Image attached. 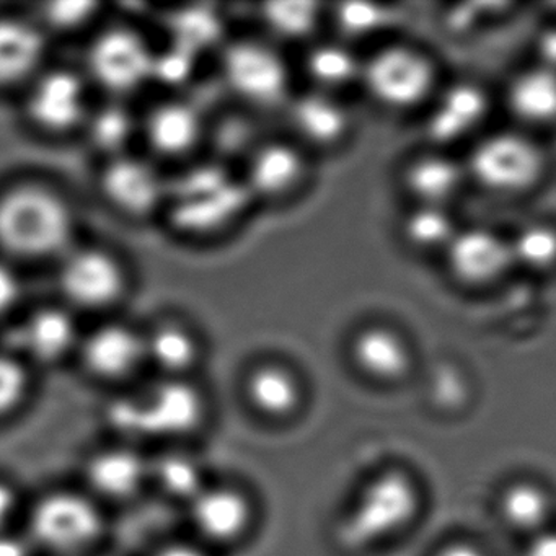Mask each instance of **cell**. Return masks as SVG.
<instances>
[{"instance_id":"25","label":"cell","mask_w":556,"mask_h":556,"mask_svg":"<svg viewBox=\"0 0 556 556\" xmlns=\"http://www.w3.org/2000/svg\"><path fill=\"white\" fill-rule=\"evenodd\" d=\"M486 112V97L478 87L460 84L444 93L428 122V135L439 144L457 141L471 131Z\"/></svg>"},{"instance_id":"29","label":"cell","mask_w":556,"mask_h":556,"mask_svg":"<svg viewBox=\"0 0 556 556\" xmlns=\"http://www.w3.org/2000/svg\"><path fill=\"white\" fill-rule=\"evenodd\" d=\"M406 184L426 204L439 206L460 187L462 172L451 159L429 155L419 159L408 168Z\"/></svg>"},{"instance_id":"20","label":"cell","mask_w":556,"mask_h":556,"mask_svg":"<svg viewBox=\"0 0 556 556\" xmlns=\"http://www.w3.org/2000/svg\"><path fill=\"white\" fill-rule=\"evenodd\" d=\"M351 361L364 377L379 383L399 382L412 367L405 341L382 327L366 328L354 337Z\"/></svg>"},{"instance_id":"45","label":"cell","mask_w":556,"mask_h":556,"mask_svg":"<svg viewBox=\"0 0 556 556\" xmlns=\"http://www.w3.org/2000/svg\"><path fill=\"white\" fill-rule=\"evenodd\" d=\"M523 556H556V532L545 530L532 536Z\"/></svg>"},{"instance_id":"26","label":"cell","mask_w":556,"mask_h":556,"mask_svg":"<svg viewBox=\"0 0 556 556\" xmlns=\"http://www.w3.org/2000/svg\"><path fill=\"white\" fill-rule=\"evenodd\" d=\"M304 174L298 149L285 142H268L250 157L247 187L250 193L279 197L295 187Z\"/></svg>"},{"instance_id":"24","label":"cell","mask_w":556,"mask_h":556,"mask_svg":"<svg viewBox=\"0 0 556 556\" xmlns=\"http://www.w3.org/2000/svg\"><path fill=\"white\" fill-rule=\"evenodd\" d=\"M553 506L549 491L532 480L513 481L501 491L497 500V513L504 526L530 539L548 530Z\"/></svg>"},{"instance_id":"30","label":"cell","mask_w":556,"mask_h":556,"mask_svg":"<svg viewBox=\"0 0 556 556\" xmlns=\"http://www.w3.org/2000/svg\"><path fill=\"white\" fill-rule=\"evenodd\" d=\"M34 393L30 366L18 354L0 353V422L21 415Z\"/></svg>"},{"instance_id":"18","label":"cell","mask_w":556,"mask_h":556,"mask_svg":"<svg viewBox=\"0 0 556 556\" xmlns=\"http://www.w3.org/2000/svg\"><path fill=\"white\" fill-rule=\"evenodd\" d=\"M18 356L30 366H54L77 354L80 334L73 315L56 307L41 308L22 324L17 337Z\"/></svg>"},{"instance_id":"46","label":"cell","mask_w":556,"mask_h":556,"mask_svg":"<svg viewBox=\"0 0 556 556\" xmlns=\"http://www.w3.org/2000/svg\"><path fill=\"white\" fill-rule=\"evenodd\" d=\"M434 556H486V553L481 549V546L475 545V543L455 540V542L442 545L434 553Z\"/></svg>"},{"instance_id":"19","label":"cell","mask_w":556,"mask_h":556,"mask_svg":"<svg viewBox=\"0 0 556 556\" xmlns=\"http://www.w3.org/2000/svg\"><path fill=\"white\" fill-rule=\"evenodd\" d=\"M447 256L454 275L471 285L491 281L513 263L509 243L483 229L455 233Z\"/></svg>"},{"instance_id":"13","label":"cell","mask_w":556,"mask_h":556,"mask_svg":"<svg viewBox=\"0 0 556 556\" xmlns=\"http://www.w3.org/2000/svg\"><path fill=\"white\" fill-rule=\"evenodd\" d=\"M60 288L76 307L102 308L122 295L125 273L118 260L103 250H71L61 263Z\"/></svg>"},{"instance_id":"9","label":"cell","mask_w":556,"mask_h":556,"mask_svg":"<svg viewBox=\"0 0 556 556\" xmlns=\"http://www.w3.org/2000/svg\"><path fill=\"white\" fill-rule=\"evenodd\" d=\"M223 73L230 92L250 105H278L288 92V71L281 56L263 43L232 45L224 54Z\"/></svg>"},{"instance_id":"3","label":"cell","mask_w":556,"mask_h":556,"mask_svg":"<svg viewBox=\"0 0 556 556\" xmlns=\"http://www.w3.org/2000/svg\"><path fill=\"white\" fill-rule=\"evenodd\" d=\"M73 232L71 207L48 188L24 185L0 197V247L11 255L27 260L66 255Z\"/></svg>"},{"instance_id":"5","label":"cell","mask_w":556,"mask_h":556,"mask_svg":"<svg viewBox=\"0 0 556 556\" xmlns=\"http://www.w3.org/2000/svg\"><path fill=\"white\" fill-rule=\"evenodd\" d=\"M188 536L217 555L245 545L260 520L258 500L240 481L211 478L184 507Z\"/></svg>"},{"instance_id":"32","label":"cell","mask_w":556,"mask_h":556,"mask_svg":"<svg viewBox=\"0 0 556 556\" xmlns=\"http://www.w3.org/2000/svg\"><path fill=\"white\" fill-rule=\"evenodd\" d=\"M307 73L318 86L333 89L351 83L359 74L356 58L340 45H321L308 53Z\"/></svg>"},{"instance_id":"14","label":"cell","mask_w":556,"mask_h":556,"mask_svg":"<svg viewBox=\"0 0 556 556\" xmlns=\"http://www.w3.org/2000/svg\"><path fill=\"white\" fill-rule=\"evenodd\" d=\"M363 74L374 99L395 109L418 103L432 84L428 61L406 48L380 51L364 66Z\"/></svg>"},{"instance_id":"47","label":"cell","mask_w":556,"mask_h":556,"mask_svg":"<svg viewBox=\"0 0 556 556\" xmlns=\"http://www.w3.org/2000/svg\"><path fill=\"white\" fill-rule=\"evenodd\" d=\"M87 556H119V555H116V553L106 552V548H102V549H99V552L90 553V555H87Z\"/></svg>"},{"instance_id":"11","label":"cell","mask_w":556,"mask_h":556,"mask_svg":"<svg viewBox=\"0 0 556 556\" xmlns=\"http://www.w3.org/2000/svg\"><path fill=\"white\" fill-rule=\"evenodd\" d=\"M245 408L266 425H288L305 408V386L288 364L263 361L242 379Z\"/></svg>"},{"instance_id":"1","label":"cell","mask_w":556,"mask_h":556,"mask_svg":"<svg viewBox=\"0 0 556 556\" xmlns=\"http://www.w3.org/2000/svg\"><path fill=\"white\" fill-rule=\"evenodd\" d=\"M206 392L193 379H164L139 390H118L103 409V419L113 439L144 447L191 444L210 422Z\"/></svg>"},{"instance_id":"35","label":"cell","mask_w":556,"mask_h":556,"mask_svg":"<svg viewBox=\"0 0 556 556\" xmlns=\"http://www.w3.org/2000/svg\"><path fill=\"white\" fill-rule=\"evenodd\" d=\"M220 24L216 14L207 11L180 12L174 18L175 47L197 58L219 38Z\"/></svg>"},{"instance_id":"22","label":"cell","mask_w":556,"mask_h":556,"mask_svg":"<svg viewBox=\"0 0 556 556\" xmlns=\"http://www.w3.org/2000/svg\"><path fill=\"white\" fill-rule=\"evenodd\" d=\"M144 135L159 154L164 157H181L200 141L203 119L190 103H162L146 118Z\"/></svg>"},{"instance_id":"12","label":"cell","mask_w":556,"mask_h":556,"mask_svg":"<svg viewBox=\"0 0 556 556\" xmlns=\"http://www.w3.org/2000/svg\"><path fill=\"white\" fill-rule=\"evenodd\" d=\"M539 149L522 136L496 135L477 146L470 159L473 177L483 187L496 191H516L529 187L540 174Z\"/></svg>"},{"instance_id":"16","label":"cell","mask_w":556,"mask_h":556,"mask_svg":"<svg viewBox=\"0 0 556 556\" xmlns=\"http://www.w3.org/2000/svg\"><path fill=\"white\" fill-rule=\"evenodd\" d=\"M105 197L128 214H148L167 200L168 185L161 172L141 157L116 155L102 175Z\"/></svg>"},{"instance_id":"28","label":"cell","mask_w":556,"mask_h":556,"mask_svg":"<svg viewBox=\"0 0 556 556\" xmlns=\"http://www.w3.org/2000/svg\"><path fill=\"white\" fill-rule=\"evenodd\" d=\"M510 110L530 123L556 118V73L536 67L514 79L509 89Z\"/></svg>"},{"instance_id":"15","label":"cell","mask_w":556,"mask_h":556,"mask_svg":"<svg viewBox=\"0 0 556 556\" xmlns=\"http://www.w3.org/2000/svg\"><path fill=\"white\" fill-rule=\"evenodd\" d=\"M27 112L38 128L71 131L87 119L86 84L66 70L41 74L28 93Z\"/></svg>"},{"instance_id":"31","label":"cell","mask_w":556,"mask_h":556,"mask_svg":"<svg viewBox=\"0 0 556 556\" xmlns=\"http://www.w3.org/2000/svg\"><path fill=\"white\" fill-rule=\"evenodd\" d=\"M89 119L90 138L93 144L112 157L123 154L136 131V119L126 106L110 103L97 110Z\"/></svg>"},{"instance_id":"44","label":"cell","mask_w":556,"mask_h":556,"mask_svg":"<svg viewBox=\"0 0 556 556\" xmlns=\"http://www.w3.org/2000/svg\"><path fill=\"white\" fill-rule=\"evenodd\" d=\"M536 51L542 60V67L556 73V28H549L540 35Z\"/></svg>"},{"instance_id":"4","label":"cell","mask_w":556,"mask_h":556,"mask_svg":"<svg viewBox=\"0 0 556 556\" xmlns=\"http://www.w3.org/2000/svg\"><path fill=\"white\" fill-rule=\"evenodd\" d=\"M419 484L402 468H386L364 483L341 523L348 548H374L402 535L418 519Z\"/></svg>"},{"instance_id":"10","label":"cell","mask_w":556,"mask_h":556,"mask_svg":"<svg viewBox=\"0 0 556 556\" xmlns=\"http://www.w3.org/2000/svg\"><path fill=\"white\" fill-rule=\"evenodd\" d=\"M154 53L144 40L126 28L100 35L89 51L93 79L112 93H129L152 77Z\"/></svg>"},{"instance_id":"41","label":"cell","mask_w":556,"mask_h":556,"mask_svg":"<svg viewBox=\"0 0 556 556\" xmlns=\"http://www.w3.org/2000/svg\"><path fill=\"white\" fill-rule=\"evenodd\" d=\"M141 556H220L213 549L198 543L191 536L165 539L154 543L141 553Z\"/></svg>"},{"instance_id":"6","label":"cell","mask_w":556,"mask_h":556,"mask_svg":"<svg viewBox=\"0 0 556 556\" xmlns=\"http://www.w3.org/2000/svg\"><path fill=\"white\" fill-rule=\"evenodd\" d=\"M77 484L106 510L136 506L151 494V454L112 439L84 455Z\"/></svg>"},{"instance_id":"8","label":"cell","mask_w":556,"mask_h":556,"mask_svg":"<svg viewBox=\"0 0 556 556\" xmlns=\"http://www.w3.org/2000/svg\"><path fill=\"white\" fill-rule=\"evenodd\" d=\"M77 357L90 379L116 390L131 387L148 366L144 334L123 324L100 325L80 337Z\"/></svg>"},{"instance_id":"7","label":"cell","mask_w":556,"mask_h":556,"mask_svg":"<svg viewBox=\"0 0 556 556\" xmlns=\"http://www.w3.org/2000/svg\"><path fill=\"white\" fill-rule=\"evenodd\" d=\"M250 190L219 167L193 168L168 185L167 203L181 229L207 232L232 220L245 206Z\"/></svg>"},{"instance_id":"40","label":"cell","mask_w":556,"mask_h":556,"mask_svg":"<svg viewBox=\"0 0 556 556\" xmlns=\"http://www.w3.org/2000/svg\"><path fill=\"white\" fill-rule=\"evenodd\" d=\"M97 8L93 2H54L45 8V17L54 28L71 30L86 24Z\"/></svg>"},{"instance_id":"33","label":"cell","mask_w":556,"mask_h":556,"mask_svg":"<svg viewBox=\"0 0 556 556\" xmlns=\"http://www.w3.org/2000/svg\"><path fill=\"white\" fill-rule=\"evenodd\" d=\"M317 5L308 2H275L263 12L266 27L281 40H302L317 24Z\"/></svg>"},{"instance_id":"37","label":"cell","mask_w":556,"mask_h":556,"mask_svg":"<svg viewBox=\"0 0 556 556\" xmlns=\"http://www.w3.org/2000/svg\"><path fill=\"white\" fill-rule=\"evenodd\" d=\"M341 30L348 35L372 34L387 22V11L370 4H344L337 14Z\"/></svg>"},{"instance_id":"43","label":"cell","mask_w":556,"mask_h":556,"mask_svg":"<svg viewBox=\"0 0 556 556\" xmlns=\"http://www.w3.org/2000/svg\"><path fill=\"white\" fill-rule=\"evenodd\" d=\"M0 556H38V553L21 527L0 532Z\"/></svg>"},{"instance_id":"36","label":"cell","mask_w":556,"mask_h":556,"mask_svg":"<svg viewBox=\"0 0 556 556\" xmlns=\"http://www.w3.org/2000/svg\"><path fill=\"white\" fill-rule=\"evenodd\" d=\"M405 236L413 245L421 249H434L448 245L455 236L452 220L439 206H425L409 214L405 223Z\"/></svg>"},{"instance_id":"21","label":"cell","mask_w":556,"mask_h":556,"mask_svg":"<svg viewBox=\"0 0 556 556\" xmlns=\"http://www.w3.org/2000/svg\"><path fill=\"white\" fill-rule=\"evenodd\" d=\"M47 40L37 25L17 17H0V87L34 77L43 63Z\"/></svg>"},{"instance_id":"27","label":"cell","mask_w":556,"mask_h":556,"mask_svg":"<svg viewBox=\"0 0 556 556\" xmlns=\"http://www.w3.org/2000/svg\"><path fill=\"white\" fill-rule=\"evenodd\" d=\"M295 131L314 144H333L348 128V115L341 103L325 92L305 93L291 106Z\"/></svg>"},{"instance_id":"23","label":"cell","mask_w":556,"mask_h":556,"mask_svg":"<svg viewBox=\"0 0 556 556\" xmlns=\"http://www.w3.org/2000/svg\"><path fill=\"white\" fill-rule=\"evenodd\" d=\"M146 364L164 379H193L201 361V344L181 325L164 324L144 334Z\"/></svg>"},{"instance_id":"39","label":"cell","mask_w":556,"mask_h":556,"mask_svg":"<svg viewBox=\"0 0 556 556\" xmlns=\"http://www.w3.org/2000/svg\"><path fill=\"white\" fill-rule=\"evenodd\" d=\"M27 501L14 480L0 475V532L21 529Z\"/></svg>"},{"instance_id":"17","label":"cell","mask_w":556,"mask_h":556,"mask_svg":"<svg viewBox=\"0 0 556 556\" xmlns=\"http://www.w3.org/2000/svg\"><path fill=\"white\" fill-rule=\"evenodd\" d=\"M191 444L162 445L151 454V496L184 509L211 481Z\"/></svg>"},{"instance_id":"38","label":"cell","mask_w":556,"mask_h":556,"mask_svg":"<svg viewBox=\"0 0 556 556\" xmlns=\"http://www.w3.org/2000/svg\"><path fill=\"white\" fill-rule=\"evenodd\" d=\"M193 63L194 56L174 47L161 56L154 54L151 79L161 80L168 86H178V84L190 79L191 73H193Z\"/></svg>"},{"instance_id":"34","label":"cell","mask_w":556,"mask_h":556,"mask_svg":"<svg viewBox=\"0 0 556 556\" xmlns=\"http://www.w3.org/2000/svg\"><path fill=\"white\" fill-rule=\"evenodd\" d=\"M513 262L529 268H548L556 262V230L542 224H533L517 233L509 243Z\"/></svg>"},{"instance_id":"42","label":"cell","mask_w":556,"mask_h":556,"mask_svg":"<svg viewBox=\"0 0 556 556\" xmlns=\"http://www.w3.org/2000/svg\"><path fill=\"white\" fill-rule=\"evenodd\" d=\"M21 292L17 273L8 263L0 262V317L8 315L17 305Z\"/></svg>"},{"instance_id":"2","label":"cell","mask_w":556,"mask_h":556,"mask_svg":"<svg viewBox=\"0 0 556 556\" xmlns=\"http://www.w3.org/2000/svg\"><path fill=\"white\" fill-rule=\"evenodd\" d=\"M22 530L38 556H87L105 548L110 510L79 484H61L27 501Z\"/></svg>"}]
</instances>
